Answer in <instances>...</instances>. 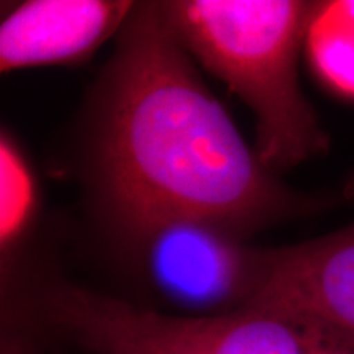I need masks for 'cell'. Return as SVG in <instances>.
Listing matches in <instances>:
<instances>
[{"mask_svg": "<svg viewBox=\"0 0 354 354\" xmlns=\"http://www.w3.org/2000/svg\"><path fill=\"white\" fill-rule=\"evenodd\" d=\"M305 46L320 81L354 99V0L313 3Z\"/></svg>", "mask_w": 354, "mask_h": 354, "instance_id": "obj_7", "label": "cell"}, {"mask_svg": "<svg viewBox=\"0 0 354 354\" xmlns=\"http://www.w3.org/2000/svg\"><path fill=\"white\" fill-rule=\"evenodd\" d=\"M135 3L123 0H30L0 25V69L74 63L127 24Z\"/></svg>", "mask_w": 354, "mask_h": 354, "instance_id": "obj_6", "label": "cell"}, {"mask_svg": "<svg viewBox=\"0 0 354 354\" xmlns=\"http://www.w3.org/2000/svg\"><path fill=\"white\" fill-rule=\"evenodd\" d=\"M50 320L95 354H305L307 323L269 308L221 317L162 313L79 287L48 295Z\"/></svg>", "mask_w": 354, "mask_h": 354, "instance_id": "obj_3", "label": "cell"}, {"mask_svg": "<svg viewBox=\"0 0 354 354\" xmlns=\"http://www.w3.org/2000/svg\"><path fill=\"white\" fill-rule=\"evenodd\" d=\"M167 24L256 118L258 156L286 169L328 148L299 84V51L313 3L294 0H180L161 3Z\"/></svg>", "mask_w": 354, "mask_h": 354, "instance_id": "obj_2", "label": "cell"}, {"mask_svg": "<svg viewBox=\"0 0 354 354\" xmlns=\"http://www.w3.org/2000/svg\"><path fill=\"white\" fill-rule=\"evenodd\" d=\"M35 185L19 149L6 136L0 145V241L15 243L33 215Z\"/></svg>", "mask_w": 354, "mask_h": 354, "instance_id": "obj_8", "label": "cell"}, {"mask_svg": "<svg viewBox=\"0 0 354 354\" xmlns=\"http://www.w3.org/2000/svg\"><path fill=\"white\" fill-rule=\"evenodd\" d=\"M2 354H32L28 349H25V346H21L20 343H12L8 342L7 344H3Z\"/></svg>", "mask_w": 354, "mask_h": 354, "instance_id": "obj_10", "label": "cell"}, {"mask_svg": "<svg viewBox=\"0 0 354 354\" xmlns=\"http://www.w3.org/2000/svg\"><path fill=\"white\" fill-rule=\"evenodd\" d=\"M149 282L187 317L248 308L264 281L268 253H253L233 232L202 220H169L133 236Z\"/></svg>", "mask_w": 354, "mask_h": 354, "instance_id": "obj_4", "label": "cell"}, {"mask_svg": "<svg viewBox=\"0 0 354 354\" xmlns=\"http://www.w3.org/2000/svg\"><path fill=\"white\" fill-rule=\"evenodd\" d=\"M310 343L305 354H354V342L310 325Z\"/></svg>", "mask_w": 354, "mask_h": 354, "instance_id": "obj_9", "label": "cell"}, {"mask_svg": "<svg viewBox=\"0 0 354 354\" xmlns=\"http://www.w3.org/2000/svg\"><path fill=\"white\" fill-rule=\"evenodd\" d=\"M250 307L286 313L354 342V225L269 251L263 287Z\"/></svg>", "mask_w": 354, "mask_h": 354, "instance_id": "obj_5", "label": "cell"}, {"mask_svg": "<svg viewBox=\"0 0 354 354\" xmlns=\"http://www.w3.org/2000/svg\"><path fill=\"white\" fill-rule=\"evenodd\" d=\"M95 166L133 236L169 220L234 230L299 210L207 91L161 3L125 24L102 102Z\"/></svg>", "mask_w": 354, "mask_h": 354, "instance_id": "obj_1", "label": "cell"}]
</instances>
